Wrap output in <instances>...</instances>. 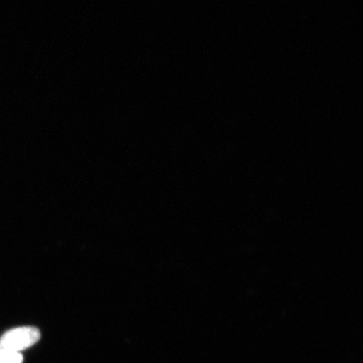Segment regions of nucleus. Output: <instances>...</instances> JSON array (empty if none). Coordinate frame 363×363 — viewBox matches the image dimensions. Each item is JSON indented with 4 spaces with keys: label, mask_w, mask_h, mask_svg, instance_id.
<instances>
[{
    "label": "nucleus",
    "mask_w": 363,
    "mask_h": 363,
    "mask_svg": "<svg viewBox=\"0 0 363 363\" xmlns=\"http://www.w3.org/2000/svg\"><path fill=\"white\" fill-rule=\"evenodd\" d=\"M21 353L0 352V363H23Z\"/></svg>",
    "instance_id": "2"
},
{
    "label": "nucleus",
    "mask_w": 363,
    "mask_h": 363,
    "mask_svg": "<svg viewBox=\"0 0 363 363\" xmlns=\"http://www.w3.org/2000/svg\"><path fill=\"white\" fill-rule=\"evenodd\" d=\"M40 332L32 326L18 327L6 332L0 338V352L21 353L39 342Z\"/></svg>",
    "instance_id": "1"
}]
</instances>
